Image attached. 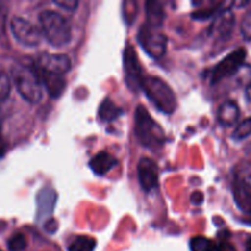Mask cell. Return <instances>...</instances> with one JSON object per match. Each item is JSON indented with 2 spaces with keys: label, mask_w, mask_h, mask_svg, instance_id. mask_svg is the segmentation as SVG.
Instances as JSON below:
<instances>
[{
  "label": "cell",
  "mask_w": 251,
  "mask_h": 251,
  "mask_svg": "<svg viewBox=\"0 0 251 251\" xmlns=\"http://www.w3.org/2000/svg\"><path fill=\"white\" fill-rule=\"evenodd\" d=\"M134 132L137 141L151 151L162 149L166 142V134L161 125L153 120L149 110L142 105H139L135 112Z\"/></svg>",
  "instance_id": "obj_1"
},
{
  "label": "cell",
  "mask_w": 251,
  "mask_h": 251,
  "mask_svg": "<svg viewBox=\"0 0 251 251\" xmlns=\"http://www.w3.org/2000/svg\"><path fill=\"white\" fill-rule=\"evenodd\" d=\"M39 24L47 41L56 48L70 43L73 38L71 24L66 17L53 10H44L39 14Z\"/></svg>",
  "instance_id": "obj_2"
},
{
  "label": "cell",
  "mask_w": 251,
  "mask_h": 251,
  "mask_svg": "<svg viewBox=\"0 0 251 251\" xmlns=\"http://www.w3.org/2000/svg\"><path fill=\"white\" fill-rule=\"evenodd\" d=\"M141 88L150 100V102L162 113L172 114L176 109L178 100L176 93L169 85L156 76L144 75L141 81Z\"/></svg>",
  "instance_id": "obj_3"
},
{
  "label": "cell",
  "mask_w": 251,
  "mask_h": 251,
  "mask_svg": "<svg viewBox=\"0 0 251 251\" xmlns=\"http://www.w3.org/2000/svg\"><path fill=\"white\" fill-rule=\"evenodd\" d=\"M11 75L17 92L25 100L32 104L41 102L43 90L36 70L24 64H15L11 69Z\"/></svg>",
  "instance_id": "obj_4"
},
{
  "label": "cell",
  "mask_w": 251,
  "mask_h": 251,
  "mask_svg": "<svg viewBox=\"0 0 251 251\" xmlns=\"http://www.w3.org/2000/svg\"><path fill=\"white\" fill-rule=\"evenodd\" d=\"M137 41L145 51L153 59H159L166 54L168 38L158 28L142 25L137 33Z\"/></svg>",
  "instance_id": "obj_5"
},
{
  "label": "cell",
  "mask_w": 251,
  "mask_h": 251,
  "mask_svg": "<svg viewBox=\"0 0 251 251\" xmlns=\"http://www.w3.org/2000/svg\"><path fill=\"white\" fill-rule=\"evenodd\" d=\"M10 29L15 39L22 46L37 47L41 43L42 34L38 27L24 17H12L10 21Z\"/></svg>",
  "instance_id": "obj_6"
},
{
  "label": "cell",
  "mask_w": 251,
  "mask_h": 251,
  "mask_svg": "<svg viewBox=\"0 0 251 251\" xmlns=\"http://www.w3.org/2000/svg\"><path fill=\"white\" fill-rule=\"evenodd\" d=\"M245 56H247V51H245L244 48H239L228 54L226 58H223V60H221L213 68L212 75H211V82L217 83L222 81L223 78H227L237 74L240 70L243 64H244Z\"/></svg>",
  "instance_id": "obj_7"
},
{
  "label": "cell",
  "mask_w": 251,
  "mask_h": 251,
  "mask_svg": "<svg viewBox=\"0 0 251 251\" xmlns=\"http://www.w3.org/2000/svg\"><path fill=\"white\" fill-rule=\"evenodd\" d=\"M37 69L39 73L54 74L63 76L71 69V60L66 54L59 53H42L37 56Z\"/></svg>",
  "instance_id": "obj_8"
},
{
  "label": "cell",
  "mask_w": 251,
  "mask_h": 251,
  "mask_svg": "<svg viewBox=\"0 0 251 251\" xmlns=\"http://www.w3.org/2000/svg\"><path fill=\"white\" fill-rule=\"evenodd\" d=\"M124 75L125 83L131 91H137L141 87V81L144 78L141 64L134 47L127 44L124 50Z\"/></svg>",
  "instance_id": "obj_9"
},
{
  "label": "cell",
  "mask_w": 251,
  "mask_h": 251,
  "mask_svg": "<svg viewBox=\"0 0 251 251\" xmlns=\"http://www.w3.org/2000/svg\"><path fill=\"white\" fill-rule=\"evenodd\" d=\"M137 176H139V181L142 190L146 193L152 191L158 185V167H157L156 162L152 161L151 158L144 157L140 159L139 164H137Z\"/></svg>",
  "instance_id": "obj_10"
},
{
  "label": "cell",
  "mask_w": 251,
  "mask_h": 251,
  "mask_svg": "<svg viewBox=\"0 0 251 251\" xmlns=\"http://www.w3.org/2000/svg\"><path fill=\"white\" fill-rule=\"evenodd\" d=\"M88 166H90L91 171L97 176H105L115 166H118V159L109 152L100 151L91 158Z\"/></svg>",
  "instance_id": "obj_11"
},
{
  "label": "cell",
  "mask_w": 251,
  "mask_h": 251,
  "mask_svg": "<svg viewBox=\"0 0 251 251\" xmlns=\"http://www.w3.org/2000/svg\"><path fill=\"white\" fill-rule=\"evenodd\" d=\"M234 14L230 10H223L216 19L213 24V33L217 34L218 38L227 39L232 34L233 28H234Z\"/></svg>",
  "instance_id": "obj_12"
},
{
  "label": "cell",
  "mask_w": 251,
  "mask_h": 251,
  "mask_svg": "<svg viewBox=\"0 0 251 251\" xmlns=\"http://www.w3.org/2000/svg\"><path fill=\"white\" fill-rule=\"evenodd\" d=\"M239 107H238V104L234 100H226V102L222 103L221 107L218 108V122H220L223 126H233V125L238 122V119H239Z\"/></svg>",
  "instance_id": "obj_13"
},
{
  "label": "cell",
  "mask_w": 251,
  "mask_h": 251,
  "mask_svg": "<svg viewBox=\"0 0 251 251\" xmlns=\"http://www.w3.org/2000/svg\"><path fill=\"white\" fill-rule=\"evenodd\" d=\"M56 201V194L53 189L44 188L42 189L37 196V202H38V215L39 218L47 217L51 215L54 210V205Z\"/></svg>",
  "instance_id": "obj_14"
},
{
  "label": "cell",
  "mask_w": 251,
  "mask_h": 251,
  "mask_svg": "<svg viewBox=\"0 0 251 251\" xmlns=\"http://www.w3.org/2000/svg\"><path fill=\"white\" fill-rule=\"evenodd\" d=\"M145 6H146L147 25L154 28L163 26L164 17H166L163 5L158 1H147Z\"/></svg>",
  "instance_id": "obj_15"
},
{
  "label": "cell",
  "mask_w": 251,
  "mask_h": 251,
  "mask_svg": "<svg viewBox=\"0 0 251 251\" xmlns=\"http://www.w3.org/2000/svg\"><path fill=\"white\" fill-rule=\"evenodd\" d=\"M41 75L42 82L47 87V91H48L49 95L53 98H58L64 92V88L66 86V82L63 76L46 73H41Z\"/></svg>",
  "instance_id": "obj_16"
},
{
  "label": "cell",
  "mask_w": 251,
  "mask_h": 251,
  "mask_svg": "<svg viewBox=\"0 0 251 251\" xmlns=\"http://www.w3.org/2000/svg\"><path fill=\"white\" fill-rule=\"evenodd\" d=\"M123 114V110L113 102L109 98H105L100 105V109H98V115H100V120L105 123L113 122V120L118 119L120 115Z\"/></svg>",
  "instance_id": "obj_17"
},
{
  "label": "cell",
  "mask_w": 251,
  "mask_h": 251,
  "mask_svg": "<svg viewBox=\"0 0 251 251\" xmlns=\"http://www.w3.org/2000/svg\"><path fill=\"white\" fill-rule=\"evenodd\" d=\"M96 248V240L88 235H80L69 247V251H93Z\"/></svg>",
  "instance_id": "obj_18"
},
{
  "label": "cell",
  "mask_w": 251,
  "mask_h": 251,
  "mask_svg": "<svg viewBox=\"0 0 251 251\" xmlns=\"http://www.w3.org/2000/svg\"><path fill=\"white\" fill-rule=\"evenodd\" d=\"M189 247H190V251H213L215 244L207 238L198 235V237L191 238Z\"/></svg>",
  "instance_id": "obj_19"
},
{
  "label": "cell",
  "mask_w": 251,
  "mask_h": 251,
  "mask_svg": "<svg viewBox=\"0 0 251 251\" xmlns=\"http://www.w3.org/2000/svg\"><path fill=\"white\" fill-rule=\"evenodd\" d=\"M11 92V80L6 71L0 66V102L6 100Z\"/></svg>",
  "instance_id": "obj_20"
},
{
  "label": "cell",
  "mask_w": 251,
  "mask_h": 251,
  "mask_svg": "<svg viewBox=\"0 0 251 251\" xmlns=\"http://www.w3.org/2000/svg\"><path fill=\"white\" fill-rule=\"evenodd\" d=\"M250 135H251V117L248 118V119L243 120V122L235 127V130L233 131L232 137L234 140H237V141H240V140L247 139V137L250 136Z\"/></svg>",
  "instance_id": "obj_21"
},
{
  "label": "cell",
  "mask_w": 251,
  "mask_h": 251,
  "mask_svg": "<svg viewBox=\"0 0 251 251\" xmlns=\"http://www.w3.org/2000/svg\"><path fill=\"white\" fill-rule=\"evenodd\" d=\"M27 247V240L25 238L24 234L21 233H17L14 234L7 242V248L10 251H24Z\"/></svg>",
  "instance_id": "obj_22"
},
{
  "label": "cell",
  "mask_w": 251,
  "mask_h": 251,
  "mask_svg": "<svg viewBox=\"0 0 251 251\" xmlns=\"http://www.w3.org/2000/svg\"><path fill=\"white\" fill-rule=\"evenodd\" d=\"M242 34L247 41H251V11L248 12L242 21Z\"/></svg>",
  "instance_id": "obj_23"
},
{
  "label": "cell",
  "mask_w": 251,
  "mask_h": 251,
  "mask_svg": "<svg viewBox=\"0 0 251 251\" xmlns=\"http://www.w3.org/2000/svg\"><path fill=\"white\" fill-rule=\"evenodd\" d=\"M55 5H58L59 7H63L64 10H68V11H74L75 9H77L78 1H75V0H63V1H55Z\"/></svg>",
  "instance_id": "obj_24"
},
{
  "label": "cell",
  "mask_w": 251,
  "mask_h": 251,
  "mask_svg": "<svg viewBox=\"0 0 251 251\" xmlns=\"http://www.w3.org/2000/svg\"><path fill=\"white\" fill-rule=\"evenodd\" d=\"M218 6H220V5H217V6L211 7V9H205V10H203V11L196 12V14L193 15V17H195V19H207V17L212 16V15L215 14L216 10H217Z\"/></svg>",
  "instance_id": "obj_25"
},
{
  "label": "cell",
  "mask_w": 251,
  "mask_h": 251,
  "mask_svg": "<svg viewBox=\"0 0 251 251\" xmlns=\"http://www.w3.org/2000/svg\"><path fill=\"white\" fill-rule=\"evenodd\" d=\"M213 251H237V249H235L234 245L230 244L229 242L223 240V242H221L218 245H215Z\"/></svg>",
  "instance_id": "obj_26"
},
{
  "label": "cell",
  "mask_w": 251,
  "mask_h": 251,
  "mask_svg": "<svg viewBox=\"0 0 251 251\" xmlns=\"http://www.w3.org/2000/svg\"><path fill=\"white\" fill-rule=\"evenodd\" d=\"M191 202L196 206H200L203 202V194L201 191H195L191 195Z\"/></svg>",
  "instance_id": "obj_27"
},
{
  "label": "cell",
  "mask_w": 251,
  "mask_h": 251,
  "mask_svg": "<svg viewBox=\"0 0 251 251\" xmlns=\"http://www.w3.org/2000/svg\"><path fill=\"white\" fill-rule=\"evenodd\" d=\"M245 97L249 102H251V82L248 83L247 88H245Z\"/></svg>",
  "instance_id": "obj_28"
},
{
  "label": "cell",
  "mask_w": 251,
  "mask_h": 251,
  "mask_svg": "<svg viewBox=\"0 0 251 251\" xmlns=\"http://www.w3.org/2000/svg\"><path fill=\"white\" fill-rule=\"evenodd\" d=\"M4 152H5V142L2 141V139L0 137V157L4 154Z\"/></svg>",
  "instance_id": "obj_29"
},
{
  "label": "cell",
  "mask_w": 251,
  "mask_h": 251,
  "mask_svg": "<svg viewBox=\"0 0 251 251\" xmlns=\"http://www.w3.org/2000/svg\"><path fill=\"white\" fill-rule=\"evenodd\" d=\"M245 251H251V238L247 242V245H245Z\"/></svg>",
  "instance_id": "obj_30"
},
{
  "label": "cell",
  "mask_w": 251,
  "mask_h": 251,
  "mask_svg": "<svg viewBox=\"0 0 251 251\" xmlns=\"http://www.w3.org/2000/svg\"><path fill=\"white\" fill-rule=\"evenodd\" d=\"M0 251H2V250H0Z\"/></svg>",
  "instance_id": "obj_31"
}]
</instances>
